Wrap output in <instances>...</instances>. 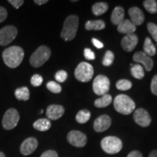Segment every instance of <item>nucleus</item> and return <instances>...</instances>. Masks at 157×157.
Masks as SVG:
<instances>
[{
  "label": "nucleus",
  "mask_w": 157,
  "mask_h": 157,
  "mask_svg": "<svg viewBox=\"0 0 157 157\" xmlns=\"http://www.w3.org/2000/svg\"><path fill=\"white\" fill-rule=\"evenodd\" d=\"M24 58V51L21 47L12 46L3 51L4 63L9 68H15L21 65Z\"/></svg>",
  "instance_id": "obj_1"
},
{
  "label": "nucleus",
  "mask_w": 157,
  "mask_h": 157,
  "mask_svg": "<svg viewBox=\"0 0 157 157\" xmlns=\"http://www.w3.org/2000/svg\"><path fill=\"white\" fill-rule=\"evenodd\" d=\"M78 27V17L69 15L65 20L60 36L65 41H71L75 38Z\"/></svg>",
  "instance_id": "obj_2"
},
{
  "label": "nucleus",
  "mask_w": 157,
  "mask_h": 157,
  "mask_svg": "<svg viewBox=\"0 0 157 157\" xmlns=\"http://www.w3.org/2000/svg\"><path fill=\"white\" fill-rule=\"evenodd\" d=\"M113 106L117 112L124 115L132 113L135 109V103L133 100L126 95H119L115 98Z\"/></svg>",
  "instance_id": "obj_3"
},
{
  "label": "nucleus",
  "mask_w": 157,
  "mask_h": 157,
  "mask_svg": "<svg viewBox=\"0 0 157 157\" xmlns=\"http://www.w3.org/2000/svg\"><path fill=\"white\" fill-rule=\"evenodd\" d=\"M50 56L51 51L50 48L42 45L37 48L34 53L31 55L29 61L33 67L38 68L48 61Z\"/></svg>",
  "instance_id": "obj_4"
},
{
  "label": "nucleus",
  "mask_w": 157,
  "mask_h": 157,
  "mask_svg": "<svg viewBox=\"0 0 157 157\" xmlns=\"http://www.w3.org/2000/svg\"><path fill=\"white\" fill-rule=\"evenodd\" d=\"M102 149L109 154H116L122 148V142L119 137L108 136L104 137L101 143Z\"/></svg>",
  "instance_id": "obj_5"
},
{
  "label": "nucleus",
  "mask_w": 157,
  "mask_h": 157,
  "mask_svg": "<svg viewBox=\"0 0 157 157\" xmlns=\"http://www.w3.org/2000/svg\"><path fill=\"white\" fill-rule=\"evenodd\" d=\"M94 70L91 64L87 62H82L78 65L74 71V76L78 81L87 82L92 79Z\"/></svg>",
  "instance_id": "obj_6"
},
{
  "label": "nucleus",
  "mask_w": 157,
  "mask_h": 157,
  "mask_svg": "<svg viewBox=\"0 0 157 157\" xmlns=\"http://www.w3.org/2000/svg\"><path fill=\"white\" fill-rule=\"evenodd\" d=\"M20 115L15 109H10L6 111L2 119V127L7 130L14 129L17 125Z\"/></svg>",
  "instance_id": "obj_7"
},
{
  "label": "nucleus",
  "mask_w": 157,
  "mask_h": 157,
  "mask_svg": "<svg viewBox=\"0 0 157 157\" xmlns=\"http://www.w3.org/2000/svg\"><path fill=\"white\" fill-rule=\"evenodd\" d=\"M93 91L98 95L107 94L110 88L109 78L104 75H98L95 77L93 84Z\"/></svg>",
  "instance_id": "obj_8"
},
{
  "label": "nucleus",
  "mask_w": 157,
  "mask_h": 157,
  "mask_svg": "<svg viewBox=\"0 0 157 157\" xmlns=\"http://www.w3.org/2000/svg\"><path fill=\"white\" fill-rule=\"evenodd\" d=\"M17 29L13 25H7L0 29V45L6 46L15 39Z\"/></svg>",
  "instance_id": "obj_9"
},
{
  "label": "nucleus",
  "mask_w": 157,
  "mask_h": 157,
  "mask_svg": "<svg viewBox=\"0 0 157 157\" xmlns=\"http://www.w3.org/2000/svg\"><path fill=\"white\" fill-rule=\"evenodd\" d=\"M68 143L72 146L82 148L86 145L87 141V136L79 131L72 130L68 132L67 135Z\"/></svg>",
  "instance_id": "obj_10"
},
{
  "label": "nucleus",
  "mask_w": 157,
  "mask_h": 157,
  "mask_svg": "<svg viewBox=\"0 0 157 157\" xmlns=\"http://www.w3.org/2000/svg\"><path fill=\"white\" fill-rule=\"evenodd\" d=\"M134 120L137 124L143 127H148L151 122V118L148 111L144 109H138L135 110L133 114Z\"/></svg>",
  "instance_id": "obj_11"
},
{
  "label": "nucleus",
  "mask_w": 157,
  "mask_h": 157,
  "mask_svg": "<svg viewBox=\"0 0 157 157\" xmlns=\"http://www.w3.org/2000/svg\"><path fill=\"white\" fill-rule=\"evenodd\" d=\"M38 147V141L35 137H28L23 141L20 148V151L24 156H28L35 151Z\"/></svg>",
  "instance_id": "obj_12"
},
{
  "label": "nucleus",
  "mask_w": 157,
  "mask_h": 157,
  "mask_svg": "<svg viewBox=\"0 0 157 157\" xmlns=\"http://www.w3.org/2000/svg\"><path fill=\"white\" fill-rule=\"evenodd\" d=\"M111 124V119L109 116L102 115L98 117L94 121V129L98 132H102L107 130Z\"/></svg>",
  "instance_id": "obj_13"
},
{
  "label": "nucleus",
  "mask_w": 157,
  "mask_h": 157,
  "mask_svg": "<svg viewBox=\"0 0 157 157\" xmlns=\"http://www.w3.org/2000/svg\"><path fill=\"white\" fill-rule=\"evenodd\" d=\"M133 60L137 63H140L143 64L145 68L148 71L152 70L154 67V61L151 57L145 53L144 52H137L133 56Z\"/></svg>",
  "instance_id": "obj_14"
},
{
  "label": "nucleus",
  "mask_w": 157,
  "mask_h": 157,
  "mask_svg": "<svg viewBox=\"0 0 157 157\" xmlns=\"http://www.w3.org/2000/svg\"><path fill=\"white\" fill-rule=\"evenodd\" d=\"M138 38L135 34L126 35L121 40V48L126 52H132L137 46Z\"/></svg>",
  "instance_id": "obj_15"
},
{
  "label": "nucleus",
  "mask_w": 157,
  "mask_h": 157,
  "mask_svg": "<svg viewBox=\"0 0 157 157\" xmlns=\"http://www.w3.org/2000/svg\"><path fill=\"white\" fill-rule=\"evenodd\" d=\"M64 112L65 109L62 105L53 104V105H50L48 107L46 115L49 120L50 119H51V120H57L64 114Z\"/></svg>",
  "instance_id": "obj_16"
},
{
  "label": "nucleus",
  "mask_w": 157,
  "mask_h": 157,
  "mask_svg": "<svg viewBox=\"0 0 157 157\" xmlns=\"http://www.w3.org/2000/svg\"><path fill=\"white\" fill-rule=\"evenodd\" d=\"M129 15L130 16L131 22L136 25H140L144 22L145 16L143 11L137 7H132L129 9Z\"/></svg>",
  "instance_id": "obj_17"
},
{
  "label": "nucleus",
  "mask_w": 157,
  "mask_h": 157,
  "mask_svg": "<svg viewBox=\"0 0 157 157\" xmlns=\"http://www.w3.org/2000/svg\"><path fill=\"white\" fill-rule=\"evenodd\" d=\"M117 30L121 34H124L126 35L134 34V32L136 31V26L131 22L129 20H124L121 23L118 25Z\"/></svg>",
  "instance_id": "obj_18"
},
{
  "label": "nucleus",
  "mask_w": 157,
  "mask_h": 157,
  "mask_svg": "<svg viewBox=\"0 0 157 157\" xmlns=\"http://www.w3.org/2000/svg\"><path fill=\"white\" fill-rule=\"evenodd\" d=\"M124 10L121 7H115L111 14V20L114 25H119L124 21Z\"/></svg>",
  "instance_id": "obj_19"
},
{
  "label": "nucleus",
  "mask_w": 157,
  "mask_h": 157,
  "mask_svg": "<svg viewBox=\"0 0 157 157\" xmlns=\"http://www.w3.org/2000/svg\"><path fill=\"white\" fill-rule=\"evenodd\" d=\"M35 129L41 132H45L50 129L51 127V121L48 119H39L33 124Z\"/></svg>",
  "instance_id": "obj_20"
},
{
  "label": "nucleus",
  "mask_w": 157,
  "mask_h": 157,
  "mask_svg": "<svg viewBox=\"0 0 157 157\" xmlns=\"http://www.w3.org/2000/svg\"><path fill=\"white\" fill-rule=\"evenodd\" d=\"M105 23L102 20H95V21H88L85 23V29L88 31L96 30L100 31L105 29Z\"/></svg>",
  "instance_id": "obj_21"
},
{
  "label": "nucleus",
  "mask_w": 157,
  "mask_h": 157,
  "mask_svg": "<svg viewBox=\"0 0 157 157\" xmlns=\"http://www.w3.org/2000/svg\"><path fill=\"white\" fill-rule=\"evenodd\" d=\"M15 96L18 101H29L30 98V93L28 87H23L17 88L15 91Z\"/></svg>",
  "instance_id": "obj_22"
},
{
  "label": "nucleus",
  "mask_w": 157,
  "mask_h": 157,
  "mask_svg": "<svg viewBox=\"0 0 157 157\" xmlns=\"http://www.w3.org/2000/svg\"><path fill=\"white\" fill-rule=\"evenodd\" d=\"M143 50H144L145 53L149 57L154 56L156 53V47L153 44L151 39L148 38V37H147L145 39L144 44H143Z\"/></svg>",
  "instance_id": "obj_23"
},
{
  "label": "nucleus",
  "mask_w": 157,
  "mask_h": 157,
  "mask_svg": "<svg viewBox=\"0 0 157 157\" xmlns=\"http://www.w3.org/2000/svg\"><path fill=\"white\" fill-rule=\"evenodd\" d=\"M112 102V97L109 94H105L95 101V105L97 108H105L109 105Z\"/></svg>",
  "instance_id": "obj_24"
},
{
  "label": "nucleus",
  "mask_w": 157,
  "mask_h": 157,
  "mask_svg": "<svg viewBox=\"0 0 157 157\" xmlns=\"http://www.w3.org/2000/svg\"><path fill=\"white\" fill-rule=\"evenodd\" d=\"M109 8V5L105 2H97L93 6V14L95 15H101L104 14L108 10Z\"/></svg>",
  "instance_id": "obj_25"
},
{
  "label": "nucleus",
  "mask_w": 157,
  "mask_h": 157,
  "mask_svg": "<svg viewBox=\"0 0 157 157\" xmlns=\"http://www.w3.org/2000/svg\"><path fill=\"white\" fill-rule=\"evenodd\" d=\"M91 113L88 110H81L76 116V120L79 124H84L90 120Z\"/></svg>",
  "instance_id": "obj_26"
},
{
  "label": "nucleus",
  "mask_w": 157,
  "mask_h": 157,
  "mask_svg": "<svg viewBox=\"0 0 157 157\" xmlns=\"http://www.w3.org/2000/svg\"><path fill=\"white\" fill-rule=\"evenodd\" d=\"M131 74L133 77L137 79H142L145 76L143 68L139 64L133 65L132 67L131 68Z\"/></svg>",
  "instance_id": "obj_27"
},
{
  "label": "nucleus",
  "mask_w": 157,
  "mask_h": 157,
  "mask_svg": "<svg viewBox=\"0 0 157 157\" xmlns=\"http://www.w3.org/2000/svg\"><path fill=\"white\" fill-rule=\"evenodd\" d=\"M143 6L145 9L151 14L157 13V2L155 0H146L143 2Z\"/></svg>",
  "instance_id": "obj_28"
},
{
  "label": "nucleus",
  "mask_w": 157,
  "mask_h": 157,
  "mask_svg": "<svg viewBox=\"0 0 157 157\" xmlns=\"http://www.w3.org/2000/svg\"><path fill=\"white\" fill-rule=\"evenodd\" d=\"M132 82L127 79H121L119 80L116 84V87L118 90H121V91H126L129 90L132 87Z\"/></svg>",
  "instance_id": "obj_29"
},
{
  "label": "nucleus",
  "mask_w": 157,
  "mask_h": 157,
  "mask_svg": "<svg viewBox=\"0 0 157 157\" xmlns=\"http://www.w3.org/2000/svg\"><path fill=\"white\" fill-rule=\"evenodd\" d=\"M47 88L50 90V92H52V93H60L62 90L61 86L58 83H57L56 82L50 81L47 84Z\"/></svg>",
  "instance_id": "obj_30"
},
{
  "label": "nucleus",
  "mask_w": 157,
  "mask_h": 157,
  "mask_svg": "<svg viewBox=\"0 0 157 157\" xmlns=\"http://www.w3.org/2000/svg\"><path fill=\"white\" fill-rule=\"evenodd\" d=\"M113 60H114V55L111 51L108 50L103 59V65L105 66H110L113 63Z\"/></svg>",
  "instance_id": "obj_31"
},
{
  "label": "nucleus",
  "mask_w": 157,
  "mask_h": 157,
  "mask_svg": "<svg viewBox=\"0 0 157 157\" xmlns=\"http://www.w3.org/2000/svg\"><path fill=\"white\" fill-rule=\"evenodd\" d=\"M147 28H148V32L151 35L153 39L157 42V25L153 23H148Z\"/></svg>",
  "instance_id": "obj_32"
},
{
  "label": "nucleus",
  "mask_w": 157,
  "mask_h": 157,
  "mask_svg": "<svg viewBox=\"0 0 157 157\" xmlns=\"http://www.w3.org/2000/svg\"><path fill=\"white\" fill-rule=\"evenodd\" d=\"M43 82L42 76L39 74H34L31 78V84L34 87H39Z\"/></svg>",
  "instance_id": "obj_33"
},
{
  "label": "nucleus",
  "mask_w": 157,
  "mask_h": 157,
  "mask_svg": "<svg viewBox=\"0 0 157 157\" xmlns=\"http://www.w3.org/2000/svg\"><path fill=\"white\" fill-rule=\"evenodd\" d=\"M67 77H68L67 72L63 70L59 71H58L56 74V76H55V78H56V81L58 82H60V83H63V82H64L66 80Z\"/></svg>",
  "instance_id": "obj_34"
},
{
  "label": "nucleus",
  "mask_w": 157,
  "mask_h": 157,
  "mask_svg": "<svg viewBox=\"0 0 157 157\" xmlns=\"http://www.w3.org/2000/svg\"><path fill=\"white\" fill-rule=\"evenodd\" d=\"M84 57H85V58L87 59V60H95V53H94L93 51H92L89 48L84 49Z\"/></svg>",
  "instance_id": "obj_35"
},
{
  "label": "nucleus",
  "mask_w": 157,
  "mask_h": 157,
  "mask_svg": "<svg viewBox=\"0 0 157 157\" xmlns=\"http://www.w3.org/2000/svg\"><path fill=\"white\" fill-rule=\"evenodd\" d=\"M151 90L155 95H157V74L153 77L151 83Z\"/></svg>",
  "instance_id": "obj_36"
},
{
  "label": "nucleus",
  "mask_w": 157,
  "mask_h": 157,
  "mask_svg": "<svg viewBox=\"0 0 157 157\" xmlns=\"http://www.w3.org/2000/svg\"><path fill=\"white\" fill-rule=\"evenodd\" d=\"M7 17V11L5 7H0V23H2Z\"/></svg>",
  "instance_id": "obj_37"
},
{
  "label": "nucleus",
  "mask_w": 157,
  "mask_h": 157,
  "mask_svg": "<svg viewBox=\"0 0 157 157\" xmlns=\"http://www.w3.org/2000/svg\"><path fill=\"white\" fill-rule=\"evenodd\" d=\"M40 157H58V153L53 150H48L43 153Z\"/></svg>",
  "instance_id": "obj_38"
},
{
  "label": "nucleus",
  "mask_w": 157,
  "mask_h": 157,
  "mask_svg": "<svg viewBox=\"0 0 157 157\" xmlns=\"http://www.w3.org/2000/svg\"><path fill=\"white\" fill-rule=\"evenodd\" d=\"M9 3H10L15 9H18L20 7H21L24 3L23 0H9Z\"/></svg>",
  "instance_id": "obj_39"
},
{
  "label": "nucleus",
  "mask_w": 157,
  "mask_h": 157,
  "mask_svg": "<svg viewBox=\"0 0 157 157\" xmlns=\"http://www.w3.org/2000/svg\"><path fill=\"white\" fill-rule=\"evenodd\" d=\"M92 42H93L94 46H95V48H98V49L103 48V46H104L103 44L101 42V41H99L98 39H95V38L92 39Z\"/></svg>",
  "instance_id": "obj_40"
},
{
  "label": "nucleus",
  "mask_w": 157,
  "mask_h": 157,
  "mask_svg": "<svg viewBox=\"0 0 157 157\" xmlns=\"http://www.w3.org/2000/svg\"><path fill=\"white\" fill-rule=\"evenodd\" d=\"M127 157H143V154L138 151H132L129 153Z\"/></svg>",
  "instance_id": "obj_41"
},
{
  "label": "nucleus",
  "mask_w": 157,
  "mask_h": 157,
  "mask_svg": "<svg viewBox=\"0 0 157 157\" xmlns=\"http://www.w3.org/2000/svg\"><path fill=\"white\" fill-rule=\"evenodd\" d=\"M48 0H34V3H36L38 5H44L48 2Z\"/></svg>",
  "instance_id": "obj_42"
},
{
  "label": "nucleus",
  "mask_w": 157,
  "mask_h": 157,
  "mask_svg": "<svg viewBox=\"0 0 157 157\" xmlns=\"http://www.w3.org/2000/svg\"><path fill=\"white\" fill-rule=\"evenodd\" d=\"M148 157H157V150H154L150 153Z\"/></svg>",
  "instance_id": "obj_43"
},
{
  "label": "nucleus",
  "mask_w": 157,
  "mask_h": 157,
  "mask_svg": "<svg viewBox=\"0 0 157 157\" xmlns=\"http://www.w3.org/2000/svg\"><path fill=\"white\" fill-rule=\"evenodd\" d=\"M0 157H6V156H5V154H4V153L0 152Z\"/></svg>",
  "instance_id": "obj_44"
},
{
  "label": "nucleus",
  "mask_w": 157,
  "mask_h": 157,
  "mask_svg": "<svg viewBox=\"0 0 157 157\" xmlns=\"http://www.w3.org/2000/svg\"><path fill=\"white\" fill-rule=\"evenodd\" d=\"M40 113H43V110H42V111H40Z\"/></svg>",
  "instance_id": "obj_45"
}]
</instances>
